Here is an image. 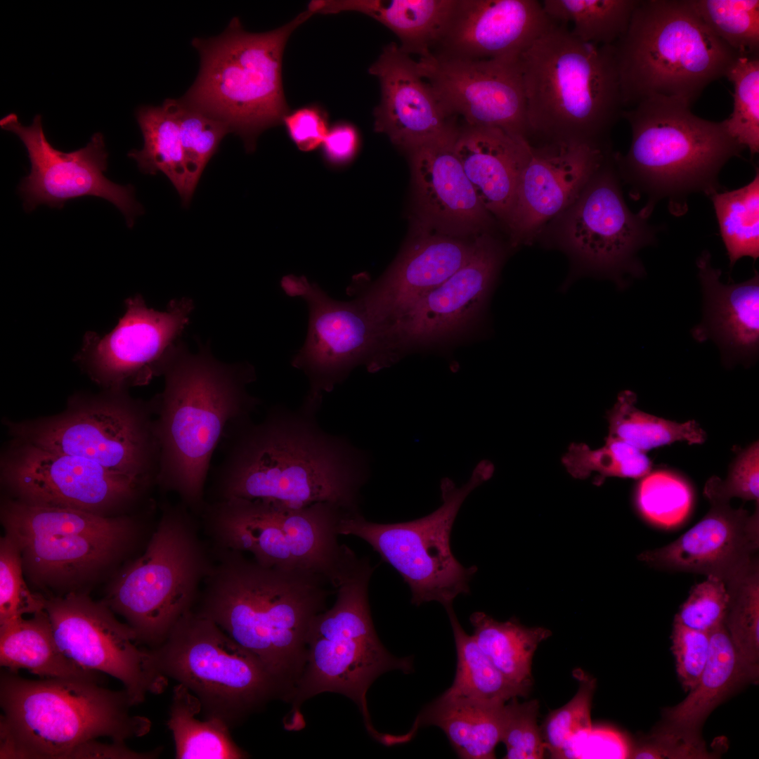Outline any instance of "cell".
Wrapping results in <instances>:
<instances>
[{
	"mask_svg": "<svg viewBox=\"0 0 759 759\" xmlns=\"http://www.w3.org/2000/svg\"><path fill=\"white\" fill-rule=\"evenodd\" d=\"M280 285L285 294L302 299L308 307L306 338L291 364L309 382L301 410L315 415L323 393L332 391L356 366L365 364L376 371L377 333L355 299L335 300L304 276L285 275Z\"/></svg>",
	"mask_w": 759,
	"mask_h": 759,
	"instance_id": "cell-17",
	"label": "cell"
},
{
	"mask_svg": "<svg viewBox=\"0 0 759 759\" xmlns=\"http://www.w3.org/2000/svg\"><path fill=\"white\" fill-rule=\"evenodd\" d=\"M730 267L743 257H759V172L746 186L710 196Z\"/></svg>",
	"mask_w": 759,
	"mask_h": 759,
	"instance_id": "cell-43",
	"label": "cell"
},
{
	"mask_svg": "<svg viewBox=\"0 0 759 759\" xmlns=\"http://www.w3.org/2000/svg\"><path fill=\"white\" fill-rule=\"evenodd\" d=\"M614 45L624 109L654 96L691 105L739 55L709 29L690 0L639 1Z\"/></svg>",
	"mask_w": 759,
	"mask_h": 759,
	"instance_id": "cell-7",
	"label": "cell"
},
{
	"mask_svg": "<svg viewBox=\"0 0 759 759\" xmlns=\"http://www.w3.org/2000/svg\"><path fill=\"white\" fill-rule=\"evenodd\" d=\"M193 607L254 655L285 699L299 678L306 639L330 592L325 576L266 566L242 552L221 548Z\"/></svg>",
	"mask_w": 759,
	"mask_h": 759,
	"instance_id": "cell-2",
	"label": "cell"
},
{
	"mask_svg": "<svg viewBox=\"0 0 759 759\" xmlns=\"http://www.w3.org/2000/svg\"><path fill=\"white\" fill-rule=\"evenodd\" d=\"M199 699L185 686L173 689L167 726L171 731L176 759H242L247 753L233 739L231 728L216 718L199 720Z\"/></svg>",
	"mask_w": 759,
	"mask_h": 759,
	"instance_id": "cell-36",
	"label": "cell"
},
{
	"mask_svg": "<svg viewBox=\"0 0 759 759\" xmlns=\"http://www.w3.org/2000/svg\"><path fill=\"white\" fill-rule=\"evenodd\" d=\"M0 663L11 671L26 669L42 678L100 682V673L84 669L59 649L46 611L0 625Z\"/></svg>",
	"mask_w": 759,
	"mask_h": 759,
	"instance_id": "cell-35",
	"label": "cell"
},
{
	"mask_svg": "<svg viewBox=\"0 0 759 759\" xmlns=\"http://www.w3.org/2000/svg\"><path fill=\"white\" fill-rule=\"evenodd\" d=\"M504 252L488 233L475 238L467 262L419 300L385 334L382 358L390 364L401 347L460 332L481 312L502 262Z\"/></svg>",
	"mask_w": 759,
	"mask_h": 759,
	"instance_id": "cell-23",
	"label": "cell"
},
{
	"mask_svg": "<svg viewBox=\"0 0 759 759\" xmlns=\"http://www.w3.org/2000/svg\"><path fill=\"white\" fill-rule=\"evenodd\" d=\"M493 472L492 463L484 460L461 487L443 479L442 505L425 517L379 524L368 521L360 512L348 514L341 519L338 533L363 540L396 569L410 589L413 604L435 601L447 609L459 595L469 593V583L477 570L474 566L465 567L453 555L452 528L468 495Z\"/></svg>",
	"mask_w": 759,
	"mask_h": 759,
	"instance_id": "cell-13",
	"label": "cell"
},
{
	"mask_svg": "<svg viewBox=\"0 0 759 759\" xmlns=\"http://www.w3.org/2000/svg\"><path fill=\"white\" fill-rule=\"evenodd\" d=\"M555 23L538 0H455L435 53L474 59L519 58Z\"/></svg>",
	"mask_w": 759,
	"mask_h": 759,
	"instance_id": "cell-27",
	"label": "cell"
},
{
	"mask_svg": "<svg viewBox=\"0 0 759 759\" xmlns=\"http://www.w3.org/2000/svg\"><path fill=\"white\" fill-rule=\"evenodd\" d=\"M628 739L609 727H593L573 736L554 758H630Z\"/></svg>",
	"mask_w": 759,
	"mask_h": 759,
	"instance_id": "cell-55",
	"label": "cell"
},
{
	"mask_svg": "<svg viewBox=\"0 0 759 759\" xmlns=\"http://www.w3.org/2000/svg\"><path fill=\"white\" fill-rule=\"evenodd\" d=\"M154 423L159 448L156 479L193 511L205 505L213 454L228 425L250 417L259 403L247 387L256 379L248 363H226L183 344L164 373Z\"/></svg>",
	"mask_w": 759,
	"mask_h": 759,
	"instance_id": "cell-3",
	"label": "cell"
},
{
	"mask_svg": "<svg viewBox=\"0 0 759 759\" xmlns=\"http://www.w3.org/2000/svg\"><path fill=\"white\" fill-rule=\"evenodd\" d=\"M373 570L368 559L355 554L335 580V602L313 620L305 664L286 701L298 709L304 701L323 692L345 695L358 705L368 732L382 742L384 734L370 721L367 691L386 672L411 673L413 661L391 654L377 635L368 597Z\"/></svg>",
	"mask_w": 759,
	"mask_h": 759,
	"instance_id": "cell-9",
	"label": "cell"
},
{
	"mask_svg": "<svg viewBox=\"0 0 759 759\" xmlns=\"http://www.w3.org/2000/svg\"><path fill=\"white\" fill-rule=\"evenodd\" d=\"M314 416L275 406L261 422L249 417L230 424L216 472V500L294 509L325 502L358 512L369 457L347 439L324 432Z\"/></svg>",
	"mask_w": 759,
	"mask_h": 759,
	"instance_id": "cell-1",
	"label": "cell"
},
{
	"mask_svg": "<svg viewBox=\"0 0 759 759\" xmlns=\"http://www.w3.org/2000/svg\"><path fill=\"white\" fill-rule=\"evenodd\" d=\"M143 138L142 149L131 150L134 159L144 174L163 173L188 205L195 189L188 172L179 136L177 120L163 103L162 106H141L136 112Z\"/></svg>",
	"mask_w": 759,
	"mask_h": 759,
	"instance_id": "cell-37",
	"label": "cell"
},
{
	"mask_svg": "<svg viewBox=\"0 0 759 759\" xmlns=\"http://www.w3.org/2000/svg\"><path fill=\"white\" fill-rule=\"evenodd\" d=\"M759 444L755 441L741 450L729 466L726 479L711 477L706 483L703 494L708 499L726 502L733 498L744 500H759Z\"/></svg>",
	"mask_w": 759,
	"mask_h": 759,
	"instance_id": "cell-53",
	"label": "cell"
},
{
	"mask_svg": "<svg viewBox=\"0 0 759 759\" xmlns=\"http://www.w3.org/2000/svg\"><path fill=\"white\" fill-rule=\"evenodd\" d=\"M205 513L219 547L249 552L261 564L303 569L329 578L337 569L345 545L338 526L344 511L319 502L290 508L261 500H216Z\"/></svg>",
	"mask_w": 759,
	"mask_h": 759,
	"instance_id": "cell-15",
	"label": "cell"
},
{
	"mask_svg": "<svg viewBox=\"0 0 759 759\" xmlns=\"http://www.w3.org/2000/svg\"><path fill=\"white\" fill-rule=\"evenodd\" d=\"M1 513L23 570L41 587L68 588L89 580L121 558L137 533L128 517L22 500L8 502Z\"/></svg>",
	"mask_w": 759,
	"mask_h": 759,
	"instance_id": "cell-12",
	"label": "cell"
},
{
	"mask_svg": "<svg viewBox=\"0 0 759 759\" xmlns=\"http://www.w3.org/2000/svg\"><path fill=\"white\" fill-rule=\"evenodd\" d=\"M729 604L725 625L746 682L759 675V564L725 584Z\"/></svg>",
	"mask_w": 759,
	"mask_h": 759,
	"instance_id": "cell-42",
	"label": "cell"
},
{
	"mask_svg": "<svg viewBox=\"0 0 759 759\" xmlns=\"http://www.w3.org/2000/svg\"><path fill=\"white\" fill-rule=\"evenodd\" d=\"M695 585L674 621L693 629L711 632L722 624L729 604L725 583L715 576Z\"/></svg>",
	"mask_w": 759,
	"mask_h": 759,
	"instance_id": "cell-52",
	"label": "cell"
},
{
	"mask_svg": "<svg viewBox=\"0 0 759 759\" xmlns=\"http://www.w3.org/2000/svg\"><path fill=\"white\" fill-rule=\"evenodd\" d=\"M150 649L159 671L199 699L204 718H219L231 729L270 700L281 698L261 663L193 609Z\"/></svg>",
	"mask_w": 759,
	"mask_h": 759,
	"instance_id": "cell-11",
	"label": "cell"
},
{
	"mask_svg": "<svg viewBox=\"0 0 759 759\" xmlns=\"http://www.w3.org/2000/svg\"><path fill=\"white\" fill-rule=\"evenodd\" d=\"M476 644L511 682L531 685V663L539 644L551 635L544 628H527L516 620L500 622L484 612L469 618Z\"/></svg>",
	"mask_w": 759,
	"mask_h": 759,
	"instance_id": "cell-38",
	"label": "cell"
},
{
	"mask_svg": "<svg viewBox=\"0 0 759 759\" xmlns=\"http://www.w3.org/2000/svg\"><path fill=\"white\" fill-rule=\"evenodd\" d=\"M23 571L20 553L6 535L0 542V625L44 610L46 598L30 590Z\"/></svg>",
	"mask_w": 759,
	"mask_h": 759,
	"instance_id": "cell-49",
	"label": "cell"
},
{
	"mask_svg": "<svg viewBox=\"0 0 759 759\" xmlns=\"http://www.w3.org/2000/svg\"><path fill=\"white\" fill-rule=\"evenodd\" d=\"M44 611L64 655L84 669L119 680L132 706L167 688L169 679L156 667L151 649L139 648L135 630L105 603L70 592L46 598Z\"/></svg>",
	"mask_w": 759,
	"mask_h": 759,
	"instance_id": "cell-16",
	"label": "cell"
},
{
	"mask_svg": "<svg viewBox=\"0 0 759 759\" xmlns=\"http://www.w3.org/2000/svg\"><path fill=\"white\" fill-rule=\"evenodd\" d=\"M7 474L22 501L101 515L133 502L148 483L32 443L20 450Z\"/></svg>",
	"mask_w": 759,
	"mask_h": 759,
	"instance_id": "cell-22",
	"label": "cell"
},
{
	"mask_svg": "<svg viewBox=\"0 0 759 759\" xmlns=\"http://www.w3.org/2000/svg\"><path fill=\"white\" fill-rule=\"evenodd\" d=\"M539 709L536 699L519 703L517 697L505 703V718L501 742L506 759L543 758L545 749L541 729L537 723Z\"/></svg>",
	"mask_w": 759,
	"mask_h": 759,
	"instance_id": "cell-51",
	"label": "cell"
},
{
	"mask_svg": "<svg viewBox=\"0 0 759 759\" xmlns=\"http://www.w3.org/2000/svg\"><path fill=\"white\" fill-rule=\"evenodd\" d=\"M211 566L188 508L167 506L144 553L120 573L103 602L124 618L138 642L155 648L193 609Z\"/></svg>",
	"mask_w": 759,
	"mask_h": 759,
	"instance_id": "cell-10",
	"label": "cell"
},
{
	"mask_svg": "<svg viewBox=\"0 0 759 759\" xmlns=\"http://www.w3.org/2000/svg\"><path fill=\"white\" fill-rule=\"evenodd\" d=\"M313 14L307 8L282 27L262 33L245 31L234 17L220 35L193 38L200 71L181 99L226 123L247 150L253 151L258 136L282 124L290 112L282 80L283 52L292 33Z\"/></svg>",
	"mask_w": 759,
	"mask_h": 759,
	"instance_id": "cell-8",
	"label": "cell"
},
{
	"mask_svg": "<svg viewBox=\"0 0 759 759\" xmlns=\"http://www.w3.org/2000/svg\"><path fill=\"white\" fill-rule=\"evenodd\" d=\"M709 632V656L697 685L682 701L666 709L664 722L654 732L705 753L701 737L705 720L737 686L746 682L725 623Z\"/></svg>",
	"mask_w": 759,
	"mask_h": 759,
	"instance_id": "cell-32",
	"label": "cell"
},
{
	"mask_svg": "<svg viewBox=\"0 0 759 759\" xmlns=\"http://www.w3.org/2000/svg\"><path fill=\"white\" fill-rule=\"evenodd\" d=\"M530 144L611 143L624 110L614 45L556 22L519 57Z\"/></svg>",
	"mask_w": 759,
	"mask_h": 759,
	"instance_id": "cell-4",
	"label": "cell"
},
{
	"mask_svg": "<svg viewBox=\"0 0 759 759\" xmlns=\"http://www.w3.org/2000/svg\"><path fill=\"white\" fill-rule=\"evenodd\" d=\"M0 126L18 136L27 151L30 171L18 186L26 212L40 205L60 209L72 199L95 196L117 207L129 228L143 212L131 185H118L104 175L108 153L102 134H94L82 148L64 153L53 147L46 138L39 115L31 125L24 126L15 114L11 113L1 119Z\"/></svg>",
	"mask_w": 759,
	"mask_h": 759,
	"instance_id": "cell-19",
	"label": "cell"
},
{
	"mask_svg": "<svg viewBox=\"0 0 759 759\" xmlns=\"http://www.w3.org/2000/svg\"><path fill=\"white\" fill-rule=\"evenodd\" d=\"M579 687L564 706L550 713L542 728V737L551 758L573 736L592 727L591 706L596 681L582 670H576Z\"/></svg>",
	"mask_w": 759,
	"mask_h": 759,
	"instance_id": "cell-50",
	"label": "cell"
},
{
	"mask_svg": "<svg viewBox=\"0 0 759 759\" xmlns=\"http://www.w3.org/2000/svg\"><path fill=\"white\" fill-rule=\"evenodd\" d=\"M711 508L693 527L666 546L638 558L661 569L715 576L725 584L758 561V505L753 514L729 502L708 499Z\"/></svg>",
	"mask_w": 759,
	"mask_h": 759,
	"instance_id": "cell-26",
	"label": "cell"
},
{
	"mask_svg": "<svg viewBox=\"0 0 759 759\" xmlns=\"http://www.w3.org/2000/svg\"><path fill=\"white\" fill-rule=\"evenodd\" d=\"M154 423L126 398L86 407L27 432L30 443L149 481L158 470Z\"/></svg>",
	"mask_w": 759,
	"mask_h": 759,
	"instance_id": "cell-20",
	"label": "cell"
},
{
	"mask_svg": "<svg viewBox=\"0 0 759 759\" xmlns=\"http://www.w3.org/2000/svg\"><path fill=\"white\" fill-rule=\"evenodd\" d=\"M690 106L678 98L654 96L622 112L632 136L626 155L616 153V167L632 195L647 197L639 212L645 219L663 199L672 214L680 216L687 210L689 195L718 192L722 168L745 148L722 122L699 117Z\"/></svg>",
	"mask_w": 759,
	"mask_h": 759,
	"instance_id": "cell-6",
	"label": "cell"
},
{
	"mask_svg": "<svg viewBox=\"0 0 759 759\" xmlns=\"http://www.w3.org/2000/svg\"><path fill=\"white\" fill-rule=\"evenodd\" d=\"M637 396L631 391L619 394L614 407L606 413L608 436L620 439L637 449L647 451L676 441L701 444L705 431L695 420L683 423L647 413L635 406Z\"/></svg>",
	"mask_w": 759,
	"mask_h": 759,
	"instance_id": "cell-40",
	"label": "cell"
},
{
	"mask_svg": "<svg viewBox=\"0 0 759 759\" xmlns=\"http://www.w3.org/2000/svg\"><path fill=\"white\" fill-rule=\"evenodd\" d=\"M562 462L576 479H587L592 473H597V484L607 477L639 479L652 468L651 460L646 453L609 436L605 438L604 445L597 449H591L583 443H571Z\"/></svg>",
	"mask_w": 759,
	"mask_h": 759,
	"instance_id": "cell-44",
	"label": "cell"
},
{
	"mask_svg": "<svg viewBox=\"0 0 759 759\" xmlns=\"http://www.w3.org/2000/svg\"><path fill=\"white\" fill-rule=\"evenodd\" d=\"M554 22L571 23L572 34L595 45H613L626 32L637 0H543Z\"/></svg>",
	"mask_w": 759,
	"mask_h": 759,
	"instance_id": "cell-41",
	"label": "cell"
},
{
	"mask_svg": "<svg viewBox=\"0 0 759 759\" xmlns=\"http://www.w3.org/2000/svg\"><path fill=\"white\" fill-rule=\"evenodd\" d=\"M368 72L380 84L381 98L374 110V129L408 152L455 130V117L443 106L420 74L417 61L391 42Z\"/></svg>",
	"mask_w": 759,
	"mask_h": 759,
	"instance_id": "cell-28",
	"label": "cell"
},
{
	"mask_svg": "<svg viewBox=\"0 0 759 759\" xmlns=\"http://www.w3.org/2000/svg\"><path fill=\"white\" fill-rule=\"evenodd\" d=\"M671 637L678 678L685 691L690 692L697 685L708 659L710 632L674 621Z\"/></svg>",
	"mask_w": 759,
	"mask_h": 759,
	"instance_id": "cell-54",
	"label": "cell"
},
{
	"mask_svg": "<svg viewBox=\"0 0 759 759\" xmlns=\"http://www.w3.org/2000/svg\"><path fill=\"white\" fill-rule=\"evenodd\" d=\"M456 130L408 151L417 211L426 226L450 236L488 233L495 219L484 207L455 150Z\"/></svg>",
	"mask_w": 759,
	"mask_h": 759,
	"instance_id": "cell-29",
	"label": "cell"
},
{
	"mask_svg": "<svg viewBox=\"0 0 759 759\" xmlns=\"http://www.w3.org/2000/svg\"><path fill=\"white\" fill-rule=\"evenodd\" d=\"M323 146L324 155L329 162L335 164L347 163L358 150V133L349 124H337L328 130Z\"/></svg>",
	"mask_w": 759,
	"mask_h": 759,
	"instance_id": "cell-57",
	"label": "cell"
},
{
	"mask_svg": "<svg viewBox=\"0 0 759 759\" xmlns=\"http://www.w3.org/2000/svg\"><path fill=\"white\" fill-rule=\"evenodd\" d=\"M418 70L452 116L471 126H492L528 141L519 58L474 59L430 52Z\"/></svg>",
	"mask_w": 759,
	"mask_h": 759,
	"instance_id": "cell-21",
	"label": "cell"
},
{
	"mask_svg": "<svg viewBox=\"0 0 759 759\" xmlns=\"http://www.w3.org/2000/svg\"><path fill=\"white\" fill-rule=\"evenodd\" d=\"M455 150L484 207L507 226L531 155L529 142L500 128L467 125L458 130Z\"/></svg>",
	"mask_w": 759,
	"mask_h": 759,
	"instance_id": "cell-30",
	"label": "cell"
},
{
	"mask_svg": "<svg viewBox=\"0 0 759 759\" xmlns=\"http://www.w3.org/2000/svg\"><path fill=\"white\" fill-rule=\"evenodd\" d=\"M696 266L703 293V318L692 331L702 342L714 340L725 356L734 359H751L759 346V275L755 271L749 280L725 284L721 271L711 264V257L704 251Z\"/></svg>",
	"mask_w": 759,
	"mask_h": 759,
	"instance_id": "cell-31",
	"label": "cell"
},
{
	"mask_svg": "<svg viewBox=\"0 0 759 759\" xmlns=\"http://www.w3.org/2000/svg\"><path fill=\"white\" fill-rule=\"evenodd\" d=\"M505 703L477 701L444 692L416 718L400 742L410 740L420 727L436 726L446 735L460 758L493 759L501 742Z\"/></svg>",
	"mask_w": 759,
	"mask_h": 759,
	"instance_id": "cell-33",
	"label": "cell"
},
{
	"mask_svg": "<svg viewBox=\"0 0 759 759\" xmlns=\"http://www.w3.org/2000/svg\"><path fill=\"white\" fill-rule=\"evenodd\" d=\"M474 247L475 238L467 242L448 235L420 233L377 281L362 287L353 280L347 293L373 323L379 346L387 331L419 300L467 262Z\"/></svg>",
	"mask_w": 759,
	"mask_h": 759,
	"instance_id": "cell-25",
	"label": "cell"
},
{
	"mask_svg": "<svg viewBox=\"0 0 759 759\" xmlns=\"http://www.w3.org/2000/svg\"><path fill=\"white\" fill-rule=\"evenodd\" d=\"M117 325L101 337L86 334L79 359L99 382L116 390L149 383L163 375L179 351L180 337L194 309L188 297L167 310L148 308L140 295L129 298Z\"/></svg>",
	"mask_w": 759,
	"mask_h": 759,
	"instance_id": "cell-18",
	"label": "cell"
},
{
	"mask_svg": "<svg viewBox=\"0 0 759 759\" xmlns=\"http://www.w3.org/2000/svg\"><path fill=\"white\" fill-rule=\"evenodd\" d=\"M628 207L614 151L582 192L543 229L537 240L568 257L571 276L622 281L644 268L638 252L656 240V228Z\"/></svg>",
	"mask_w": 759,
	"mask_h": 759,
	"instance_id": "cell-14",
	"label": "cell"
},
{
	"mask_svg": "<svg viewBox=\"0 0 759 759\" xmlns=\"http://www.w3.org/2000/svg\"><path fill=\"white\" fill-rule=\"evenodd\" d=\"M283 123L297 147L304 152L315 150L323 144L329 130L325 113L314 106L289 112Z\"/></svg>",
	"mask_w": 759,
	"mask_h": 759,
	"instance_id": "cell-56",
	"label": "cell"
},
{
	"mask_svg": "<svg viewBox=\"0 0 759 759\" xmlns=\"http://www.w3.org/2000/svg\"><path fill=\"white\" fill-rule=\"evenodd\" d=\"M446 610L453 629L458 660L454 680L446 692L501 703L515 697L526 696L531 685H517L509 680L479 648L473 635L464 630L453 606Z\"/></svg>",
	"mask_w": 759,
	"mask_h": 759,
	"instance_id": "cell-39",
	"label": "cell"
},
{
	"mask_svg": "<svg viewBox=\"0 0 759 759\" xmlns=\"http://www.w3.org/2000/svg\"><path fill=\"white\" fill-rule=\"evenodd\" d=\"M163 104L177 120L186 166L196 187L208 162L231 130L226 123L187 105L181 98H167Z\"/></svg>",
	"mask_w": 759,
	"mask_h": 759,
	"instance_id": "cell-47",
	"label": "cell"
},
{
	"mask_svg": "<svg viewBox=\"0 0 759 759\" xmlns=\"http://www.w3.org/2000/svg\"><path fill=\"white\" fill-rule=\"evenodd\" d=\"M0 758H82L101 737L112 741L148 734L150 720L131 715L126 692L79 678L31 680L1 676Z\"/></svg>",
	"mask_w": 759,
	"mask_h": 759,
	"instance_id": "cell-5",
	"label": "cell"
},
{
	"mask_svg": "<svg viewBox=\"0 0 759 759\" xmlns=\"http://www.w3.org/2000/svg\"><path fill=\"white\" fill-rule=\"evenodd\" d=\"M455 0H313L316 13L358 12L379 22L399 39L400 49L420 57L432 52L447 25Z\"/></svg>",
	"mask_w": 759,
	"mask_h": 759,
	"instance_id": "cell-34",
	"label": "cell"
},
{
	"mask_svg": "<svg viewBox=\"0 0 759 759\" xmlns=\"http://www.w3.org/2000/svg\"><path fill=\"white\" fill-rule=\"evenodd\" d=\"M613 152L611 143L531 144L506 226L512 245L536 242L545 226L574 202Z\"/></svg>",
	"mask_w": 759,
	"mask_h": 759,
	"instance_id": "cell-24",
	"label": "cell"
},
{
	"mask_svg": "<svg viewBox=\"0 0 759 759\" xmlns=\"http://www.w3.org/2000/svg\"><path fill=\"white\" fill-rule=\"evenodd\" d=\"M702 20L739 55L758 56L759 1L690 0Z\"/></svg>",
	"mask_w": 759,
	"mask_h": 759,
	"instance_id": "cell-45",
	"label": "cell"
},
{
	"mask_svg": "<svg viewBox=\"0 0 759 759\" xmlns=\"http://www.w3.org/2000/svg\"><path fill=\"white\" fill-rule=\"evenodd\" d=\"M635 504L644 517L659 526H673L687 516L693 495L688 484L670 472H650L641 478Z\"/></svg>",
	"mask_w": 759,
	"mask_h": 759,
	"instance_id": "cell-48",
	"label": "cell"
},
{
	"mask_svg": "<svg viewBox=\"0 0 759 759\" xmlns=\"http://www.w3.org/2000/svg\"><path fill=\"white\" fill-rule=\"evenodd\" d=\"M725 77L734 85L733 110L722 121L727 133L752 155L759 152V58L739 55Z\"/></svg>",
	"mask_w": 759,
	"mask_h": 759,
	"instance_id": "cell-46",
	"label": "cell"
}]
</instances>
